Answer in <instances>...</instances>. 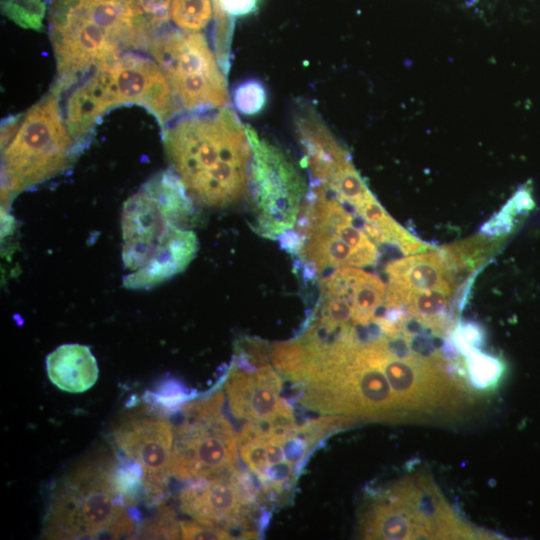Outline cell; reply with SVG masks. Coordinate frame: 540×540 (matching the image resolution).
<instances>
[{
    "label": "cell",
    "instance_id": "6da1fadb",
    "mask_svg": "<svg viewBox=\"0 0 540 540\" xmlns=\"http://www.w3.org/2000/svg\"><path fill=\"white\" fill-rule=\"evenodd\" d=\"M165 153L192 199L209 207L241 200L249 186L252 147L228 107L187 112L163 128Z\"/></svg>",
    "mask_w": 540,
    "mask_h": 540
},
{
    "label": "cell",
    "instance_id": "7a4b0ae2",
    "mask_svg": "<svg viewBox=\"0 0 540 540\" xmlns=\"http://www.w3.org/2000/svg\"><path fill=\"white\" fill-rule=\"evenodd\" d=\"M49 10L58 96L127 50L147 46L154 29L130 0H50Z\"/></svg>",
    "mask_w": 540,
    "mask_h": 540
},
{
    "label": "cell",
    "instance_id": "3957f363",
    "mask_svg": "<svg viewBox=\"0 0 540 540\" xmlns=\"http://www.w3.org/2000/svg\"><path fill=\"white\" fill-rule=\"evenodd\" d=\"M123 104L146 108L164 128L181 107L153 58L125 52L76 84L69 93L64 119L78 148L84 146L100 117Z\"/></svg>",
    "mask_w": 540,
    "mask_h": 540
},
{
    "label": "cell",
    "instance_id": "277c9868",
    "mask_svg": "<svg viewBox=\"0 0 540 540\" xmlns=\"http://www.w3.org/2000/svg\"><path fill=\"white\" fill-rule=\"evenodd\" d=\"M115 460L98 455L70 470L56 485L44 521V538H134L137 520L112 481Z\"/></svg>",
    "mask_w": 540,
    "mask_h": 540
},
{
    "label": "cell",
    "instance_id": "5b68a950",
    "mask_svg": "<svg viewBox=\"0 0 540 540\" xmlns=\"http://www.w3.org/2000/svg\"><path fill=\"white\" fill-rule=\"evenodd\" d=\"M58 97L51 91L2 123V202L62 172L76 155Z\"/></svg>",
    "mask_w": 540,
    "mask_h": 540
},
{
    "label": "cell",
    "instance_id": "8992f818",
    "mask_svg": "<svg viewBox=\"0 0 540 540\" xmlns=\"http://www.w3.org/2000/svg\"><path fill=\"white\" fill-rule=\"evenodd\" d=\"M224 393L186 403L176 427L171 473L176 479L197 480L238 470L237 435L222 413Z\"/></svg>",
    "mask_w": 540,
    "mask_h": 540
},
{
    "label": "cell",
    "instance_id": "52a82bcc",
    "mask_svg": "<svg viewBox=\"0 0 540 540\" xmlns=\"http://www.w3.org/2000/svg\"><path fill=\"white\" fill-rule=\"evenodd\" d=\"M147 47L181 109L191 112L227 104L225 75L201 32L167 30L151 36Z\"/></svg>",
    "mask_w": 540,
    "mask_h": 540
},
{
    "label": "cell",
    "instance_id": "ba28073f",
    "mask_svg": "<svg viewBox=\"0 0 540 540\" xmlns=\"http://www.w3.org/2000/svg\"><path fill=\"white\" fill-rule=\"evenodd\" d=\"M368 539L464 538L472 536L429 484L399 482L373 502L361 520Z\"/></svg>",
    "mask_w": 540,
    "mask_h": 540
},
{
    "label": "cell",
    "instance_id": "9c48e42d",
    "mask_svg": "<svg viewBox=\"0 0 540 540\" xmlns=\"http://www.w3.org/2000/svg\"><path fill=\"white\" fill-rule=\"evenodd\" d=\"M246 131L252 147L249 186L255 217L253 230L279 240L293 230L307 194L306 186L280 148L260 139L249 125Z\"/></svg>",
    "mask_w": 540,
    "mask_h": 540
},
{
    "label": "cell",
    "instance_id": "30bf717a",
    "mask_svg": "<svg viewBox=\"0 0 540 540\" xmlns=\"http://www.w3.org/2000/svg\"><path fill=\"white\" fill-rule=\"evenodd\" d=\"M112 438L126 457L141 466L148 501L161 503L172 475V424L162 413L143 408L124 414L112 428Z\"/></svg>",
    "mask_w": 540,
    "mask_h": 540
},
{
    "label": "cell",
    "instance_id": "8fae6325",
    "mask_svg": "<svg viewBox=\"0 0 540 540\" xmlns=\"http://www.w3.org/2000/svg\"><path fill=\"white\" fill-rule=\"evenodd\" d=\"M239 470L218 477L193 480L179 495L180 509L193 519L217 524L224 528H238L243 539L257 533L249 525L251 506L256 498Z\"/></svg>",
    "mask_w": 540,
    "mask_h": 540
},
{
    "label": "cell",
    "instance_id": "7c38bea8",
    "mask_svg": "<svg viewBox=\"0 0 540 540\" xmlns=\"http://www.w3.org/2000/svg\"><path fill=\"white\" fill-rule=\"evenodd\" d=\"M281 387V379L269 363L253 365L240 355L225 385L235 417L253 423L294 424L291 407L280 397Z\"/></svg>",
    "mask_w": 540,
    "mask_h": 540
},
{
    "label": "cell",
    "instance_id": "4fadbf2b",
    "mask_svg": "<svg viewBox=\"0 0 540 540\" xmlns=\"http://www.w3.org/2000/svg\"><path fill=\"white\" fill-rule=\"evenodd\" d=\"M124 266L135 271L146 265L176 226L155 195L143 186L124 203L122 211Z\"/></svg>",
    "mask_w": 540,
    "mask_h": 540
},
{
    "label": "cell",
    "instance_id": "5bb4252c",
    "mask_svg": "<svg viewBox=\"0 0 540 540\" xmlns=\"http://www.w3.org/2000/svg\"><path fill=\"white\" fill-rule=\"evenodd\" d=\"M388 286L384 307L400 309L414 291L442 288L452 289V279L442 257L426 252L401 258L386 267Z\"/></svg>",
    "mask_w": 540,
    "mask_h": 540
},
{
    "label": "cell",
    "instance_id": "9a60e30c",
    "mask_svg": "<svg viewBox=\"0 0 540 540\" xmlns=\"http://www.w3.org/2000/svg\"><path fill=\"white\" fill-rule=\"evenodd\" d=\"M197 250L198 241L195 233L175 227L146 265L124 277L123 285L134 290L156 286L185 270Z\"/></svg>",
    "mask_w": 540,
    "mask_h": 540
},
{
    "label": "cell",
    "instance_id": "2e32d148",
    "mask_svg": "<svg viewBox=\"0 0 540 540\" xmlns=\"http://www.w3.org/2000/svg\"><path fill=\"white\" fill-rule=\"evenodd\" d=\"M50 381L60 390L82 393L97 381L99 369L90 348L81 344H63L46 357Z\"/></svg>",
    "mask_w": 540,
    "mask_h": 540
},
{
    "label": "cell",
    "instance_id": "e0dca14e",
    "mask_svg": "<svg viewBox=\"0 0 540 540\" xmlns=\"http://www.w3.org/2000/svg\"><path fill=\"white\" fill-rule=\"evenodd\" d=\"M452 289H426L412 292L406 299L403 307L408 314L418 320L438 325V320L446 310Z\"/></svg>",
    "mask_w": 540,
    "mask_h": 540
},
{
    "label": "cell",
    "instance_id": "ac0fdd59",
    "mask_svg": "<svg viewBox=\"0 0 540 540\" xmlns=\"http://www.w3.org/2000/svg\"><path fill=\"white\" fill-rule=\"evenodd\" d=\"M211 0H171L170 17L182 30L199 31L212 17Z\"/></svg>",
    "mask_w": 540,
    "mask_h": 540
},
{
    "label": "cell",
    "instance_id": "d6986e66",
    "mask_svg": "<svg viewBox=\"0 0 540 540\" xmlns=\"http://www.w3.org/2000/svg\"><path fill=\"white\" fill-rule=\"evenodd\" d=\"M47 0H1L2 12L23 28L41 30Z\"/></svg>",
    "mask_w": 540,
    "mask_h": 540
},
{
    "label": "cell",
    "instance_id": "ffe728a7",
    "mask_svg": "<svg viewBox=\"0 0 540 540\" xmlns=\"http://www.w3.org/2000/svg\"><path fill=\"white\" fill-rule=\"evenodd\" d=\"M136 536L141 539L180 538V525L172 508L164 504L159 505L157 512L140 524Z\"/></svg>",
    "mask_w": 540,
    "mask_h": 540
},
{
    "label": "cell",
    "instance_id": "44dd1931",
    "mask_svg": "<svg viewBox=\"0 0 540 540\" xmlns=\"http://www.w3.org/2000/svg\"><path fill=\"white\" fill-rule=\"evenodd\" d=\"M237 110L244 115H255L265 106L267 93L263 84L255 79L239 84L233 92Z\"/></svg>",
    "mask_w": 540,
    "mask_h": 540
},
{
    "label": "cell",
    "instance_id": "7402d4cb",
    "mask_svg": "<svg viewBox=\"0 0 540 540\" xmlns=\"http://www.w3.org/2000/svg\"><path fill=\"white\" fill-rule=\"evenodd\" d=\"M147 396L153 410H158L159 413L173 411L188 398L187 392L182 389L181 385L173 381L163 383L156 391L148 392Z\"/></svg>",
    "mask_w": 540,
    "mask_h": 540
},
{
    "label": "cell",
    "instance_id": "603a6c76",
    "mask_svg": "<svg viewBox=\"0 0 540 540\" xmlns=\"http://www.w3.org/2000/svg\"><path fill=\"white\" fill-rule=\"evenodd\" d=\"M180 534L182 539H235L226 528L205 522L193 520L179 521Z\"/></svg>",
    "mask_w": 540,
    "mask_h": 540
},
{
    "label": "cell",
    "instance_id": "cb8c5ba5",
    "mask_svg": "<svg viewBox=\"0 0 540 540\" xmlns=\"http://www.w3.org/2000/svg\"><path fill=\"white\" fill-rule=\"evenodd\" d=\"M146 17L153 28L162 25L170 13L171 0H130Z\"/></svg>",
    "mask_w": 540,
    "mask_h": 540
},
{
    "label": "cell",
    "instance_id": "d4e9b609",
    "mask_svg": "<svg viewBox=\"0 0 540 540\" xmlns=\"http://www.w3.org/2000/svg\"><path fill=\"white\" fill-rule=\"evenodd\" d=\"M258 0H213L216 19L242 16L252 12Z\"/></svg>",
    "mask_w": 540,
    "mask_h": 540
}]
</instances>
